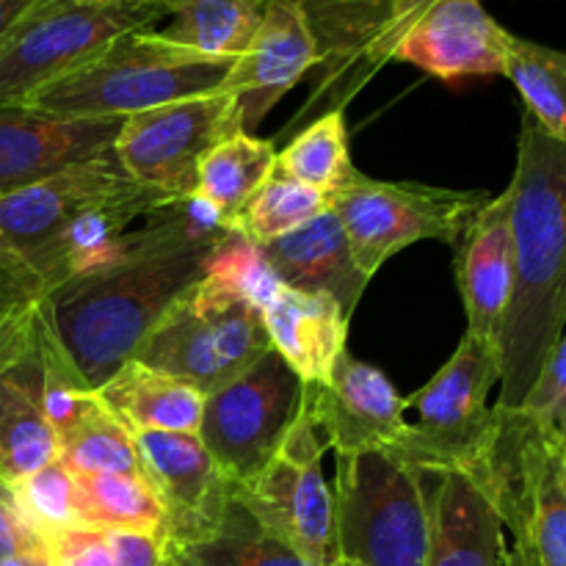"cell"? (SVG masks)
I'll return each instance as SVG.
<instances>
[{
  "mask_svg": "<svg viewBox=\"0 0 566 566\" xmlns=\"http://www.w3.org/2000/svg\"><path fill=\"white\" fill-rule=\"evenodd\" d=\"M224 235L202 202L180 199L136 254L39 296L44 321L92 390L133 359L171 304L202 280L205 258Z\"/></svg>",
  "mask_w": 566,
  "mask_h": 566,
  "instance_id": "6da1fadb",
  "label": "cell"
},
{
  "mask_svg": "<svg viewBox=\"0 0 566 566\" xmlns=\"http://www.w3.org/2000/svg\"><path fill=\"white\" fill-rule=\"evenodd\" d=\"M512 193L514 291L501 332V396L517 412L566 332V147L523 114Z\"/></svg>",
  "mask_w": 566,
  "mask_h": 566,
  "instance_id": "7a4b0ae2",
  "label": "cell"
},
{
  "mask_svg": "<svg viewBox=\"0 0 566 566\" xmlns=\"http://www.w3.org/2000/svg\"><path fill=\"white\" fill-rule=\"evenodd\" d=\"M230 66L232 59L197 53L144 28L114 39L86 64L17 105L59 119H125L138 111L219 92Z\"/></svg>",
  "mask_w": 566,
  "mask_h": 566,
  "instance_id": "3957f363",
  "label": "cell"
},
{
  "mask_svg": "<svg viewBox=\"0 0 566 566\" xmlns=\"http://www.w3.org/2000/svg\"><path fill=\"white\" fill-rule=\"evenodd\" d=\"M423 475L398 451L337 457V556L359 566H426L431 503Z\"/></svg>",
  "mask_w": 566,
  "mask_h": 566,
  "instance_id": "277c9868",
  "label": "cell"
},
{
  "mask_svg": "<svg viewBox=\"0 0 566 566\" xmlns=\"http://www.w3.org/2000/svg\"><path fill=\"white\" fill-rule=\"evenodd\" d=\"M495 385L501 354L464 335L429 385L407 398L418 420L396 451L420 473H459L479 484L495 440V412L486 403Z\"/></svg>",
  "mask_w": 566,
  "mask_h": 566,
  "instance_id": "5b68a950",
  "label": "cell"
},
{
  "mask_svg": "<svg viewBox=\"0 0 566 566\" xmlns=\"http://www.w3.org/2000/svg\"><path fill=\"white\" fill-rule=\"evenodd\" d=\"M164 17V0H36L0 44V105L22 103L114 39Z\"/></svg>",
  "mask_w": 566,
  "mask_h": 566,
  "instance_id": "8992f818",
  "label": "cell"
},
{
  "mask_svg": "<svg viewBox=\"0 0 566 566\" xmlns=\"http://www.w3.org/2000/svg\"><path fill=\"white\" fill-rule=\"evenodd\" d=\"M269 348L263 313L254 304L210 293L197 282L144 337L133 359L208 398L247 374Z\"/></svg>",
  "mask_w": 566,
  "mask_h": 566,
  "instance_id": "52a82bcc",
  "label": "cell"
},
{
  "mask_svg": "<svg viewBox=\"0 0 566 566\" xmlns=\"http://www.w3.org/2000/svg\"><path fill=\"white\" fill-rule=\"evenodd\" d=\"M490 197L486 191H457L426 182L370 180L368 175L329 193L354 260L368 280L412 243L440 241L457 247Z\"/></svg>",
  "mask_w": 566,
  "mask_h": 566,
  "instance_id": "ba28073f",
  "label": "cell"
},
{
  "mask_svg": "<svg viewBox=\"0 0 566 566\" xmlns=\"http://www.w3.org/2000/svg\"><path fill=\"white\" fill-rule=\"evenodd\" d=\"M307 385L269 348L247 374L205 398L197 437L235 486L274 459L298 420Z\"/></svg>",
  "mask_w": 566,
  "mask_h": 566,
  "instance_id": "9c48e42d",
  "label": "cell"
},
{
  "mask_svg": "<svg viewBox=\"0 0 566 566\" xmlns=\"http://www.w3.org/2000/svg\"><path fill=\"white\" fill-rule=\"evenodd\" d=\"M324 451L326 442L304 392L302 415L287 431L280 451L249 484L235 490L238 501L310 566H332L340 558L335 492L326 484L321 468Z\"/></svg>",
  "mask_w": 566,
  "mask_h": 566,
  "instance_id": "30bf717a",
  "label": "cell"
},
{
  "mask_svg": "<svg viewBox=\"0 0 566 566\" xmlns=\"http://www.w3.org/2000/svg\"><path fill=\"white\" fill-rule=\"evenodd\" d=\"M243 130L230 94L166 103L125 116L114 142L122 171L138 186L175 199H191L199 160L210 147Z\"/></svg>",
  "mask_w": 566,
  "mask_h": 566,
  "instance_id": "8fae6325",
  "label": "cell"
},
{
  "mask_svg": "<svg viewBox=\"0 0 566 566\" xmlns=\"http://www.w3.org/2000/svg\"><path fill=\"white\" fill-rule=\"evenodd\" d=\"M133 437L144 479L166 512V553L205 539L221 523L238 486L221 473L197 434L144 431Z\"/></svg>",
  "mask_w": 566,
  "mask_h": 566,
  "instance_id": "7c38bea8",
  "label": "cell"
},
{
  "mask_svg": "<svg viewBox=\"0 0 566 566\" xmlns=\"http://www.w3.org/2000/svg\"><path fill=\"white\" fill-rule=\"evenodd\" d=\"M307 403L326 448L337 457L396 451L407 437V398L376 365L343 352L324 385H307Z\"/></svg>",
  "mask_w": 566,
  "mask_h": 566,
  "instance_id": "4fadbf2b",
  "label": "cell"
},
{
  "mask_svg": "<svg viewBox=\"0 0 566 566\" xmlns=\"http://www.w3.org/2000/svg\"><path fill=\"white\" fill-rule=\"evenodd\" d=\"M318 42L304 11L293 0H265L252 42L219 86L235 103L243 133H252L307 72L318 70Z\"/></svg>",
  "mask_w": 566,
  "mask_h": 566,
  "instance_id": "5bb4252c",
  "label": "cell"
},
{
  "mask_svg": "<svg viewBox=\"0 0 566 566\" xmlns=\"http://www.w3.org/2000/svg\"><path fill=\"white\" fill-rule=\"evenodd\" d=\"M512 31L481 0H429L392 50L403 61L446 83L462 77L503 75Z\"/></svg>",
  "mask_w": 566,
  "mask_h": 566,
  "instance_id": "9a60e30c",
  "label": "cell"
},
{
  "mask_svg": "<svg viewBox=\"0 0 566 566\" xmlns=\"http://www.w3.org/2000/svg\"><path fill=\"white\" fill-rule=\"evenodd\" d=\"M318 42V83L307 114L343 108L379 72L376 55L398 0H293Z\"/></svg>",
  "mask_w": 566,
  "mask_h": 566,
  "instance_id": "2e32d148",
  "label": "cell"
},
{
  "mask_svg": "<svg viewBox=\"0 0 566 566\" xmlns=\"http://www.w3.org/2000/svg\"><path fill=\"white\" fill-rule=\"evenodd\" d=\"M122 122V116L59 119L25 105H0V193L114 153Z\"/></svg>",
  "mask_w": 566,
  "mask_h": 566,
  "instance_id": "e0dca14e",
  "label": "cell"
},
{
  "mask_svg": "<svg viewBox=\"0 0 566 566\" xmlns=\"http://www.w3.org/2000/svg\"><path fill=\"white\" fill-rule=\"evenodd\" d=\"M457 285L468 332L481 346L501 354V332L514 291L512 193L509 188L473 216L457 243Z\"/></svg>",
  "mask_w": 566,
  "mask_h": 566,
  "instance_id": "ac0fdd59",
  "label": "cell"
},
{
  "mask_svg": "<svg viewBox=\"0 0 566 566\" xmlns=\"http://www.w3.org/2000/svg\"><path fill=\"white\" fill-rule=\"evenodd\" d=\"M263 254L282 285L335 298L348 318L370 282L359 271L346 230L332 208L291 235L265 243Z\"/></svg>",
  "mask_w": 566,
  "mask_h": 566,
  "instance_id": "d6986e66",
  "label": "cell"
},
{
  "mask_svg": "<svg viewBox=\"0 0 566 566\" xmlns=\"http://www.w3.org/2000/svg\"><path fill=\"white\" fill-rule=\"evenodd\" d=\"M271 348L304 385H324L337 357L346 352L348 315L321 293H302L282 285L263 310Z\"/></svg>",
  "mask_w": 566,
  "mask_h": 566,
  "instance_id": "ffe728a7",
  "label": "cell"
},
{
  "mask_svg": "<svg viewBox=\"0 0 566 566\" xmlns=\"http://www.w3.org/2000/svg\"><path fill=\"white\" fill-rule=\"evenodd\" d=\"M426 566H503V520L490 497L459 473L437 475Z\"/></svg>",
  "mask_w": 566,
  "mask_h": 566,
  "instance_id": "44dd1931",
  "label": "cell"
},
{
  "mask_svg": "<svg viewBox=\"0 0 566 566\" xmlns=\"http://www.w3.org/2000/svg\"><path fill=\"white\" fill-rule=\"evenodd\" d=\"M59 459V440L44 412L42 359L33 343L0 376V481L14 486Z\"/></svg>",
  "mask_w": 566,
  "mask_h": 566,
  "instance_id": "7402d4cb",
  "label": "cell"
},
{
  "mask_svg": "<svg viewBox=\"0 0 566 566\" xmlns=\"http://www.w3.org/2000/svg\"><path fill=\"white\" fill-rule=\"evenodd\" d=\"M94 392H97L99 403L130 434H144V431L197 434L199 423H202V392L164 370L138 363V359H127Z\"/></svg>",
  "mask_w": 566,
  "mask_h": 566,
  "instance_id": "603a6c76",
  "label": "cell"
},
{
  "mask_svg": "<svg viewBox=\"0 0 566 566\" xmlns=\"http://www.w3.org/2000/svg\"><path fill=\"white\" fill-rule=\"evenodd\" d=\"M276 144L252 133H232L199 160L191 199L202 202L221 227L235 230L249 199L276 171Z\"/></svg>",
  "mask_w": 566,
  "mask_h": 566,
  "instance_id": "cb8c5ba5",
  "label": "cell"
},
{
  "mask_svg": "<svg viewBox=\"0 0 566 566\" xmlns=\"http://www.w3.org/2000/svg\"><path fill=\"white\" fill-rule=\"evenodd\" d=\"M514 553L525 566H566V453L539 431L528 442L525 525Z\"/></svg>",
  "mask_w": 566,
  "mask_h": 566,
  "instance_id": "d4e9b609",
  "label": "cell"
},
{
  "mask_svg": "<svg viewBox=\"0 0 566 566\" xmlns=\"http://www.w3.org/2000/svg\"><path fill=\"white\" fill-rule=\"evenodd\" d=\"M72 514L81 528L166 534V512L144 473H72Z\"/></svg>",
  "mask_w": 566,
  "mask_h": 566,
  "instance_id": "484cf974",
  "label": "cell"
},
{
  "mask_svg": "<svg viewBox=\"0 0 566 566\" xmlns=\"http://www.w3.org/2000/svg\"><path fill=\"white\" fill-rule=\"evenodd\" d=\"M169 566H310L232 497L221 523L205 539L169 553Z\"/></svg>",
  "mask_w": 566,
  "mask_h": 566,
  "instance_id": "4316f807",
  "label": "cell"
},
{
  "mask_svg": "<svg viewBox=\"0 0 566 566\" xmlns=\"http://www.w3.org/2000/svg\"><path fill=\"white\" fill-rule=\"evenodd\" d=\"M171 42L197 53L235 61L252 42L265 0H164Z\"/></svg>",
  "mask_w": 566,
  "mask_h": 566,
  "instance_id": "83f0119b",
  "label": "cell"
},
{
  "mask_svg": "<svg viewBox=\"0 0 566 566\" xmlns=\"http://www.w3.org/2000/svg\"><path fill=\"white\" fill-rule=\"evenodd\" d=\"M276 175L324 193H337L357 182L363 171L354 166L348 149L346 111H326L302 127V133L282 153H276Z\"/></svg>",
  "mask_w": 566,
  "mask_h": 566,
  "instance_id": "f1b7e54d",
  "label": "cell"
},
{
  "mask_svg": "<svg viewBox=\"0 0 566 566\" xmlns=\"http://www.w3.org/2000/svg\"><path fill=\"white\" fill-rule=\"evenodd\" d=\"M503 75L514 83L525 111L542 133L566 147V50L509 36Z\"/></svg>",
  "mask_w": 566,
  "mask_h": 566,
  "instance_id": "f546056e",
  "label": "cell"
},
{
  "mask_svg": "<svg viewBox=\"0 0 566 566\" xmlns=\"http://www.w3.org/2000/svg\"><path fill=\"white\" fill-rule=\"evenodd\" d=\"M329 208V193L274 171L247 202L235 230L247 235L249 241L258 243V247H265V243L291 235L298 227L310 224Z\"/></svg>",
  "mask_w": 566,
  "mask_h": 566,
  "instance_id": "4dcf8cb0",
  "label": "cell"
},
{
  "mask_svg": "<svg viewBox=\"0 0 566 566\" xmlns=\"http://www.w3.org/2000/svg\"><path fill=\"white\" fill-rule=\"evenodd\" d=\"M59 462L70 473H142L136 437L103 403L61 437Z\"/></svg>",
  "mask_w": 566,
  "mask_h": 566,
  "instance_id": "1f68e13d",
  "label": "cell"
},
{
  "mask_svg": "<svg viewBox=\"0 0 566 566\" xmlns=\"http://www.w3.org/2000/svg\"><path fill=\"white\" fill-rule=\"evenodd\" d=\"M199 285L210 293L241 298L263 310L280 291L282 282L271 271L263 247L249 241L238 230H227V235L205 258V274Z\"/></svg>",
  "mask_w": 566,
  "mask_h": 566,
  "instance_id": "d6a6232c",
  "label": "cell"
},
{
  "mask_svg": "<svg viewBox=\"0 0 566 566\" xmlns=\"http://www.w3.org/2000/svg\"><path fill=\"white\" fill-rule=\"evenodd\" d=\"M11 492H14V503L20 514L39 536L75 525V514H72V473L59 459L44 464L36 473L25 475L22 481H17Z\"/></svg>",
  "mask_w": 566,
  "mask_h": 566,
  "instance_id": "836d02e7",
  "label": "cell"
},
{
  "mask_svg": "<svg viewBox=\"0 0 566 566\" xmlns=\"http://www.w3.org/2000/svg\"><path fill=\"white\" fill-rule=\"evenodd\" d=\"M517 412L566 453V332Z\"/></svg>",
  "mask_w": 566,
  "mask_h": 566,
  "instance_id": "e575fe53",
  "label": "cell"
},
{
  "mask_svg": "<svg viewBox=\"0 0 566 566\" xmlns=\"http://www.w3.org/2000/svg\"><path fill=\"white\" fill-rule=\"evenodd\" d=\"M42 542L53 558V566H119L108 531L72 525V528L50 531Z\"/></svg>",
  "mask_w": 566,
  "mask_h": 566,
  "instance_id": "d590c367",
  "label": "cell"
},
{
  "mask_svg": "<svg viewBox=\"0 0 566 566\" xmlns=\"http://www.w3.org/2000/svg\"><path fill=\"white\" fill-rule=\"evenodd\" d=\"M39 296L14 304L0 313V376L31 348L33 329H36Z\"/></svg>",
  "mask_w": 566,
  "mask_h": 566,
  "instance_id": "8d00e7d4",
  "label": "cell"
},
{
  "mask_svg": "<svg viewBox=\"0 0 566 566\" xmlns=\"http://www.w3.org/2000/svg\"><path fill=\"white\" fill-rule=\"evenodd\" d=\"M39 547H44L42 536L20 514L11 486L0 481V562L17 556V553L39 551Z\"/></svg>",
  "mask_w": 566,
  "mask_h": 566,
  "instance_id": "74e56055",
  "label": "cell"
},
{
  "mask_svg": "<svg viewBox=\"0 0 566 566\" xmlns=\"http://www.w3.org/2000/svg\"><path fill=\"white\" fill-rule=\"evenodd\" d=\"M25 298H33V293L28 291L14 274H9V271L0 265V313H6V310L14 307V304L25 302Z\"/></svg>",
  "mask_w": 566,
  "mask_h": 566,
  "instance_id": "f35d334b",
  "label": "cell"
},
{
  "mask_svg": "<svg viewBox=\"0 0 566 566\" xmlns=\"http://www.w3.org/2000/svg\"><path fill=\"white\" fill-rule=\"evenodd\" d=\"M33 3H36V0H0V44L6 42L11 28L22 20V14H25Z\"/></svg>",
  "mask_w": 566,
  "mask_h": 566,
  "instance_id": "ab89813d",
  "label": "cell"
},
{
  "mask_svg": "<svg viewBox=\"0 0 566 566\" xmlns=\"http://www.w3.org/2000/svg\"><path fill=\"white\" fill-rule=\"evenodd\" d=\"M0 566H53V558H50V553L44 547H39V551L17 553V556L0 562Z\"/></svg>",
  "mask_w": 566,
  "mask_h": 566,
  "instance_id": "60d3db41",
  "label": "cell"
},
{
  "mask_svg": "<svg viewBox=\"0 0 566 566\" xmlns=\"http://www.w3.org/2000/svg\"><path fill=\"white\" fill-rule=\"evenodd\" d=\"M503 566H525V564H523V558L517 556V553L506 551V553H503Z\"/></svg>",
  "mask_w": 566,
  "mask_h": 566,
  "instance_id": "b9f144b4",
  "label": "cell"
},
{
  "mask_svg": "<svg viewBox=\"0 0 566 566\" xmlns=\"http://www.w3.org/2000/svg\"><path fill=\"white\" fill-rule=\"evenodd\" d=\"M332 566H359V564H354V562H346V558H337V562L332 564Z\"/></svg>",
  "mask_w": 566,
  "mask_h": 566,
  "instance_id": "7bdbcfd3",
  "label": "cell"
}]
</instances>
